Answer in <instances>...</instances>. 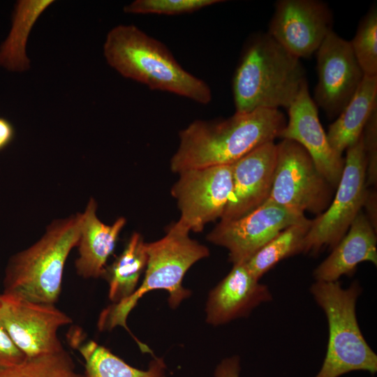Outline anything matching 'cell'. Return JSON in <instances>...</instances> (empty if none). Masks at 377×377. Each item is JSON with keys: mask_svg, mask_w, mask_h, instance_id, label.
<instances>
[{"mask_svg": "<svg viewBox=\"0 0 377 377\" xmlns=\"http://www.w3.org/2000/svg\"><path fill=\"white\" fill-rule=\"evenodd\" d=\"M317 84L314 102L330 118L337 117L364 76L350 43L334 31L316 51Z\"/></svg>", "mask_w": 377, "mask_h": 377, "instance_id": "cell-13", "label": "cell"}, {"mask_svg": "<svg viewBox=\"0 0 377 377\" xmlns=\"http://www.w3.org/2000/svg\"><path fill=\"white\" fill-rule=\"evenodd\" d=\"M309 220L298 213L268 200L247 214L228 221H220L207 235L214 244L228 251L233 264L246 263L258 250L290 226Z\"/></svg>", "mask_w": 377, "mask_h": 377, "instance_id": "cell-11", "label": "cell"}, {"mask_svg": "<svg viewBox=\"0 0 377 377\" xmlns=\"http://www.w3.org/2000/svg\"><path fill=\"white\" fill-rule=\"evenodd\" d=\"M189 232L175 222L168 228L164 237L146 243L147 263L142 283L128 297L113 303L101 312L98 320L99 330L121 326L132 335L126 325L128 316L139 300L151 290L168 291L172 308L178 306L190 295V291L182 286L183 278L193 264L207 257L209 252L207 247L191 239ZM133 337L143 350L145 345Z\"/></svg>", "mask_w": 377, "mask_h": 377, "instance_id": "cell-4", "label": "cell"}, {"mask_svg": "<svg viewBox=\"0 0 377 377\" xmlns=\"http://www.w3.org/2000/svg\"><path fill=\"white\" fill-rule=\"evenodd\" d=\"M368 212L367 217L376 230V193L368 191L367 196L364 205Z\"/></svg>", "mask_w": 377, "mask_h": 377, "instance_id": "cell-31", "label": "cell"}, {"mask_svg": "<svg viewBox=\"0 0 377 377\" xmlns=\"http://www.w3.org/2000/svg\"><path fill=\"white\" fill-rule=\"evenodd\" d=\"M306 84L300 59L267 32L255 33L244 43L232 77L235 112L288 109Z\"/></svg>", "mask_w": 377, "mask_h": 377, "instance_id": "cell-2", "label": "cell"}, {"mask_svg": "<svg viewBox=\"0 0 377 377\" xmlns=\"http://www.w3.org/2000/svg\"><path fill=\"white\" fill-rule=\"evenodd\" d=\"M0 320L26 357L64 350L58 330L72 323L54 304L38 303L17 296L0 295Z\"/></svg>", "mask_w": 377, "mask_h": 377, "instance_id": "cell-10", "label": "cell"}, {"mask_svg": "<svg viewBox=\"0 0 377 377\" xmlns=\"http://www.w3.org/2000/svg\"><path fill=\"white\" fill-rule=\"evenodd\" d=\"M85 362L87 377H165L166 365L154 357L146 370L135 368L94 341L77 346Z\"/></svg>", "mask_w": 377, "mask_h": 377, "instance_id": "cell-22", "label": "cell"}, {"mask_svg": "<svg viewBox=\"0 0 377 377\" xmlns=\"http://www.w3.org/2000/svg\"><path fill=\"white\" fill-rule=\"evenodd\" d=\"M366 157V185L377 182V109L368 119L362 133Z\"/></svg>", "mask_w": 377, "mask_h": 377, "instance_id": "cell-27", "label": "cell"}, {"mask_svg": "<svg viewBox=\"0 0 377 377\" xmlns=\"http://www.w3.org/2000/svg\"><path fill=\"white\" fill-rule=\"evenodd\" d=\"M332 13L318 0H279L267 33L285 50L299 59L316 52L333 31Z\"/></svg>", "mask_w": 377, "mask_h": 377, "instance_id": "cell-12", "label": "cell"}, {"mask_svg": "<svg viewBox=\"0 0 377 377\" xmlns=\"http://www.w3.org/2000/svg\"><path fill=\"white\" fill-rule=\"evenodd\" d=\"M15 129L6 119L0 117V151L6 147L13 140Z\"/></svg>", "mask_w": 377, "mask_h": 377, "instance_id": "cell-30", "label": "cell"}, {"mask_svg": "<svg viewBox=\"0 0 377 377\" xmlns=\"http://www.w3.org/2000/svg\"><path fill=\"white\" fill-rule=\"evenodd\" d=\"M276 167L268 200L288 209L320 214L332 201L333 188L298 143L283 139L276 144Z\"/></svg>", "mask_w": 377, "mask_h": 377, "instance_id": "cell-8", "label": "cell"}, {"mask_svg": "<svg viewBox=\"0 0 377 377\" xmlns=\"http://www.w3.org/2000/svg\"><path fill=\"white\" fill-rule=\"evenodd\" d=\"M179 175L171 188L180 212L177 222L190 232H200L224 213L232 190L231 165L191 169Z\"/></svg>", "mask_w": 377, "mask_h": 377, "instance_id": "cell-9", "label": "cell"}, {"mask_svg": "<svg viewBox=\"0 0 377 377\" xmlns=\"http://www.w3.org/2000/svg\"><path fill=\"white\" fill-rule=\"evenodd\" d=\"M147 263L146 242L138 232L129 238L121 253L105 269L109 299L117 303L131 295Z\"/></svg>", "mask_w": 377, "mask_h": 377, "instance_id": "cell-21", "label": "cell"}, {"mask_svg": "<svg viewBox=\"0 0 377 377\" xmlns=\"http://www.w3.org/2000/svg\"><path fill=\"white\" fill-rule=\"evenodd\" d=\"M240 370L239 357H226L216 366L214 377H239Z\"/></svg>", "mask_w": 377, "mask_h": 377, "instance_id": "cell-29", "label": "cell"}, {"mask_svg": "<svg viewBox=\"0 0 377 377\" xmlns=\"http://www.w3.org/2000/svg\"><path fill=\"white\" fill-rule=\"evenodd\" d=\"M287 110L288 119L279 138L300 145L323 177L333 188L337 187L342 174L344 158L337 155L329 144L308 84L304 86Z\"/></svg>", "mask_w": 377, "mask_h": 377, "instance_id": "cell-14", "label": "cell"}, {"mask_svg": "<svg viewBox=\"0 0 377 377\" xmlns=\"http://www.w3.org/2000/svg\"><path fill=\"white\" fill-rule=\"evenodd\" d=\"M0 377H87L77 372L71 355L59 352L26 357L20 364L0 368Z\"/></svg>", "mask_w": 377, "mask_h": 377, "instance_id": "cell-24", "label": "cell"}, {"mask_svg": "<svg viewBox=\"0 0 377 377\" xmlns=\"http://www.w3.org/2000/svg\"><path fill=\"white\" fill-rule=\"evenodd\" d=\"M349 43L364 75L377 76L376 3H374L361 19L356 33Z\"/></svg>", "mask_w": 377, "mask_h": 377, "instance_id": "cell-25", "label": "cell"}, {"mask_svg": "<svg viewBox=\"0 0 377 377\" xmlns=\"http://www.w3.org/2000/svg\"><path fill=\"white\" fill-rule=\"evenodd\" d=\"M276 156V144L271 142L256 148L231 165L232 190L220 221L239 219L267 200Z\"/></svg>", "mask_w": 377, "mask_h": 377, "instance_id": "cell-15", "label": "cell"}, {"mask_svg": "<svg viewBox=\"0 0 377 377\" xmlns=\"http://www.w3.org/2000/svg\"><path fill=\"white\" fill-rule=\"evenodd\" d=\"M310 292L326 316L329 330L326 355L314 377H340L355 371L375 374L377 355L366 341L356 316L362 292L359 282L344 288L339 281H316Z\"/></svg>", "mask_w": 377, "mask_h": 377, "instance_id": "cell-6", "label": "cell"}, {"mask_svg": "<svg viewBox=\"0 0 377 377\" xmlns=\"http://www.w3.org/2000/svg\"><path fill=\"white\" fill-rule=\"evenodd\" d=\"M103 54L122 76L153 90L167 91L207 105L209 86L186 71L168 47L133 24H119L108 34Z\"/></svg>", "mask_w": 377, "mask_h": 377, "instance_id": "cell-3", "label": "cell"}, {"mask_svg": "<svg viewBox=\"0 0 377 377\" xmlns=\"http://www.w3.org/2000/svg\"><path fill=\"white\" fill-rule=\"evenodd\" d=\"M311 223L290 226L270 239L244 263L250 273L259 280L281 260L302 253Z\"/></svg>", "mask_w": 377, "mask_h": 377, "instance_id": "cell-23", "label": "cell"}, {"mask_svg": "<svg viewBox=\"0 0 377 377\" xmlns=\"http://www.w3.org/2000/svg\"><path fill=\"white\" fill-rule=\"evenodd\" d=\"M96 209L97 204L91 198L82 213L77 243L79 256L75 260V268L80 276L87 279L104 275L108 259L114 251L126 221L124 217H119L112 225H106L96 216Z\"/></svg>", "mask_w": 377, "mask_h": 377, "instance_id": "cell-18", "label": "cell"}, {"mask_svg": "<svg viewBox=\"0 0 377 377\" xmlns=\"http://www.w3.org/2000/svg\"><path fill=\"white\" fill-rule=\"evenodd\" d=\"M24 354L16 346L0 320V368L23 362Z\"/></svg>", "mask_w": 377, "mask_h": 377, "instance_id": "cell-28", "label": "cell"}, {"mask_svg": "<svg viewBox=\"0 0 377 377\" xmlns=\"http://www.w3.org/2000/svg\"><path fill=\"white\" fill-rule=\"evenodd\" d=\"M272 300L268 286L260 283L244 263L233 265L230 272L210 291L206 320L220 325L249 315L262 303Z\"/></svg>", "mask_w": 377, "mask_h": 377, "instance_id": "cell-16", "label": "cell"}, {"mask_svg": "<svg viewBox=\"0 0 377 377\" xmlns=\"http://www.w3.org/2000/svg\"><path fill=\"white\" fill-rule=\"evenodd\" d=\"M82 219V213H77L54 221L38 242L14 255L6 269L3 293L54 304L60 295L66 259L77 246Z\"/></svg>", "mask_w": 377, "mask_h": 377, "instance_id": "cell-5", "label": "cell"}, {"mask_svg": "<svg viewBox=\"0 0 377 377\" xmlns=\"http://www.w3.org/2000/svg\"><path fill=\"white\" fill-rule=\"evenodd\" d=\"M223 2L221 0H135L124 8L131 14L175 15L190 13Z\"/></svg>", "mask_w": 377, "mask_h": 377, "instance_id": "cell-26", "label": "cell"}, {"mask_svg": "<svg viewBox=\"0 0 377 377\" xmlns=\"http://www.w3.org/2000/svg\"><path fill=\"white\" fill-rule=\"evenodd\" d=\"M52 0H20L15 5L11 27L0 45V67L10 72H24L30 68L26 47L31 30Z\"/></svg>", "mask_w": 377, "mask_h": 377, "instance_id": "cell-20", "label": "cell"}, {"mask_svg": "<svg viewBox=\"0 0 377 377\" xmlns=\"http://www.w3.org/2000/svg\"><path fill=\"white\" fill-rule=\"evenodd\" d=\"M286 118L278 109L259 108L216 121L197 119L179 133L170 160L175 173L232 165L256 148L279 138Z\"/></svg>", "mask_w": 377, "mask_h": 377, "instance_id": "cell-1", "label": "cell"}, {"mask_svg": "<svg viewBox=\"0 0 377 377\" xmlns=\"http://www.w3.org/2000/svg\"><path fill=\"white\" fill-rule=\"evenodd\" d=\"M377 109V76L364 75L346 106L327 133L332 150L342 156L344 151L362 135L373 112Z\"/></svg>", "mask_w": 377, "mask_h": 377, "instance_id": "cell-19", "label": "cell"}, {"mask_svg": "<svg viewBox=\"0 0 377 377\" xmlns=\"http://www.w3.org/2000/svg\"><path fill=\"white\" fill-rule=\"evenodd\" d=\"M346 151L335 196L327 208L311 220L304 238L303 253L317 254L325 247L332 250L364 207L368 190L362 134Z\"/></svg>", "mask_w": 377, "mask_h": 377, "instance_id": "cell-7", "label": "cell"}, {"mask_svg": "<svg viewBox=\"0 0 377 377\" xmlns=\"http://www.w3.org/2000/svg\"><path fill=\"white\" fill-rule=\"evenodd\" d=\"M365 261L377 265L376 230L361 211L313 276L318 281H337L342 276H352L357 265Z\"/></svg>", "mask_w": 377, "mask_h": 377, "instance_id": "cell-17", "label": "cell"}]
</instances>
